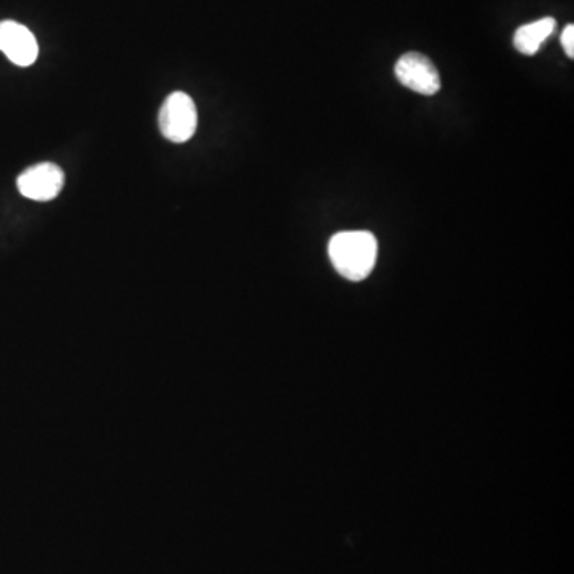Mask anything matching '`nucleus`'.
<instances>
[{
	"instance_id": "nucleus-1",
	"label": "nucleus",
	"mask_w": 574,
	"mask_h": 574,
	"mask_svg": "<svg viewBox=\"0 0 574 574\" xmlns=\"http://www.w3.org/2000/svg\"><path fill=\"white\" fill-rule=\"evenodd\" d=\"M377 254V238L369 232L337 233L329 243L332 265L350 281L366 280L374 270Z\"/></svg>"
},
{
	"instance_id": "nucleus-2",
	"label": "nucleus",
	"mask_w": 574,
	"mask_h": 574,
	"mask_svg": "<svg viewBox=\"0 0 574 574\" xmlns=\"http://www.w3.org/2000/svg\"><path fill=\"white\" fill-rule=\"evenodd\" d=\"M158 125L168 141L182 144L192 139L198 126L197 106L193 99L182 91L168 96L160 111Z\"/></svg>"
},
{
	"instance_id": "nucleus-3",
	"label": "nucleus",
	"mask_w": 574,
	"mask_h": 574,
	"mask_svg": "<svg viewBox=\"0 0 574 574\" xmlns=\"http://www.w3.org/2000/svg\"><path fill=\"white\" fill-rule=\"evenodd\" d=\"M394 72L405 88L420 95L433 96L441 90V75L433 61L421 53H407L399 58Z\"/></svg>"
},
{
	"instance_id": "nucleus-4",
	"label": "nucleus",
	"mask_w": 574,
	"mask_h": 574,
	"mask_svg": "<svg viewBox=\"0 0 574 574\" xmlns=\"http://www.w3.org/2000/svg\"><path fill=\"white\" fill-rule=\"evenodd\" d=\"M18 190L23 197L34 201H50L63 190L64 173L58 165L40 163L24 171L18 181Z\"/></svg>"
},
{
	"instance_id": "nucleus-5",
	"label": "nucleus",
	"mask_w": 574,
	"mask_h": 574,
	"mask_svg": "<svg viewBox=\"0 0 574 574\" xmlns=\"http://www.w3.org/2000/svg\"><path fill=\"white\" fill-rule=\"evenodd\" d=\"M0 52L13 64L32 66L39 56L36 37L23 24L16 21H0Z\"/></svg>"
},
{
	"instance_id": "nucleus-6",
	"label": "nucleus",
	"mask_w": 574,
	"mask_h": 574,
	"mask_svg": "<svg viewBox=\"0 0 574 574\" xmlns=\"http://www.w3.org/2000/svg\"><path fill=\"white\" fill-rule=\"evenodd\" d=\"M555 28H557V21L551 16L541 18L535 23L523 24L522 28L517 29L516 36H514V47L522 55H536L541 45L554 34Z\"/></svg>"
},
{
	"instance_id": "nucleus-7",
	"label": "nucleus",
	"mask_w": 574,
	"mask_h": 574,
	"mask_svg": "<svg viewBox=\"0 0 574 574\" xmlns=\"http://www.w3.org/2000/svg\"><path fill=\"white\" fill-rule=\"evenodd\" d=\"M562 45L563 50L570 56L571 59L574 58V26L573 24H568L567 28L563 29L562 32Z\"/></svg>"
}]
</instances>
